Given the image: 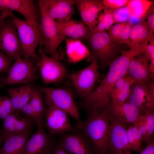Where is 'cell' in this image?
I'll return each mask as SVG.
<instances>
[{
	"mask_svg": "<svg viewBox=\"0 0 154 154\" xmlns=\"http://www.w3.org/2000/svg\"><path fill=\"white\" fill-rule=\"evenodd\" d=\"M146 47L143 44L131 46L128 50L123 51L118 58L112 61L108 72L100 85L80 104L88 114L100 110L110 103V93L116 82L127 74L131 61Z\"/></svg>",
	"mask_w": 154,
	"mask_h": 154,
	"instance_id": "6da1fadb",
	"label": "cell"
},
{
	"mask_svg": "<svg viewBox=\"0 0 154 154\" xmlns=\"http://www.w3.org/2000/svg\"><path fill=\"white\" fill-rule=\"evenodd\" d=\"M110 104L100 110L88 114L86 121L76 122L75 127L89 139L96 154H105L109 150L111 116Z\"/></svg>",
	"mask_w": 154,
	"mask_h": 154,
	"instance_id": "7a4b0ae2",
	"label": "cell"
},
{
	"mask_svg": "<svg viewBox=\"0 0 154 154\" xmlns=\"http://www.w3.org/2000/svg\"><path fill=\"white\" fill-rule=\"evenodd\" d=\"M87 40L92 50L87 60L95 57L99 61L98 66L102 69L109 66L115 56L125 51L121 44L112 42L106 31L94 33L89 31Z\"/></svg>",
	"mask_w": 154,
	"mask_h": 154,
	"instance_id": "3957f363",
	"label": "cell"
},
{
	"mask_svg": "<svg viewBox=\"0 0 154 154\" xmlns=\"http://www.w3.org/2000/svg\"><path fill=\"white\" fill-rule=\"evenodd\" d=\"M8 16L11 17L17 31L19 39L21 56L23 58H33L34 60L37 54L36 49L38 46L42 47L44 45L43 40L36 25L28 21L22 20L11 12Z\"/></svg>",
	"mask_w": 154,
	"mask_h": 154,
	"instance_id": "277c9868",
	"label": "cell"
},
{
	"mask_svg": "<svg viewBox=\"0 0 154 154\" xmlns=\"http://www.w3.org/2000/svg\"><path fill=\"white\" fill-rule=\"evenodd\" d=\"M41 15V23L38 29L45 46L43 50L49 53L51 57L58 60L60 57L57 51L59 45L66 38L60 32L54 20L41 6L39 5Z\"/></svg>",
	"mask_w": 154,
	"mask_h": 154,
	"instance_id": "5b68a950",
	"label": "cell"
},
{
	"mask_svg": "<svg viewBox=\"0 0 154 154\" xmlns=\"http://www.w3.org/2000/svg\"><path fill=\"white\" fill-rule=\"evenodd\" d=\"M38 70L33 58H19L15 61L8 72L7 76L0 82V88L5 85L28 84L37 78Z\"/></svg>",
	"mask_w": 154,
	"mask_h": 154,
	"instance_id": "8992f818",
	"label": "cell"
},
{
	"mask_svg": "<svg viewBox=\"0 0 154 154\" xmlns=\"http://www.w3.org/2000/svg\"><path fill=\"white\" fill-rule=\"evenodd\" d=\"M36 86L44 94V102L48 107L54 106L60 109L77 122L81 121L77 106L70 92L63 89Z\"/></svg>",
	"mask_w": 154,
	"mask_h": 154,
	"instance_id": "52a82bcc",
	"label": "cell"
},
{
	"mask_svg": "<svg viewBox=\"0 0 154 154\" xmlns=\"http://www.w3.org/2000/svg\"><path fill=\"white\" fill-rule=\"evenodd\" d=\"M98 61L94 57L90 61L91 63L90 65L68 76L80 97L84 100L92 92L93 88L100 76Z\"/></svg>",
	"mask_w": 154,
	"mask_h": 154,
	"instance_id": "ba28073f",
	"label": "cell"
},
{
	"mask_svg": "<svg viewBox=\"0 0 154 154\" xmlns=\"http://www.w3.org/2000/svg\"><path fill=\"white\" fill-rule=\"evenodd\" d=\"M38 52L34 60L43 82L49 84L62 81L67 74L64 66L58 60L47 56L40 47Z\"/></svg>",
	"mask_w": 154,
	"mask_h": 154,
	"instance_id": "9c48e42d",
	"label": "cell"
},
{
	"mask_svg": "<svg viewBox=\"0 0 154 154\" xmlns=\"http://www.w3.org/2000/svg\"><path fill=\"white\" fill-rule=\"evenodd\" d=\"M12 20L0 22V50L11 60L21 58L20 43L17 32Z\"/></svg>",
	"mask_w": 154,
	"mask_h": 154,
	"instance_id": "30bf717a",
	"label": "cell"
},
{
	"mask_svg": "<svg viewBox=\"0 0 154 154\" xmlns=\"http://www.w3.org/2000/svg\"><path fill=\"white\" fill-rule=\"evenodd\" d=\"M44 114L46 120L44 126L49 135H61L75 130L70 123L68 115L64 111L55 107H48L44 109Z\"/></svg>",
	"mask_w": 154,
	"mask_h": 154,
	"instance_id": "8fae6325",
	"label": "cell"
},
{
	"mask_svg": "<svg viewBox=\"0 0 154 154\" xmlns=\"http://www.w3.org/2000/svg\"><path fill=\"white\" fill-rule=\"evenodd\" d=\"M127 125L111 112L109 149L114 154H131L126 132Z\"/></svg>",
	"mask_w": 154,
	"mask_h": 154,
	"instance_id": "7c38bea8",
	"label": "cell"
},
{
	"mask_svg": "<svg viewBox=\"0 0 154 154\" xmlns=\"http://www.w3.org/2000/svg\"><path fill=\"white\" fill-rule=\"evenodd\" d=\"M15 11L23 15L26 20L36 25L38 12L32 0H0V22Z\"/></svg>",
	"mask_w": 154,
	"mask_h": 154,
	"instance_id": "4fadbf2b",
	"label": "cell"
},
{
	"mask_svg": "<svg viewBox=\"0 0 154 154\" xmlns=\"http://www.w3.org/2000/svg\"><path fill=\"white\" fill-rule=\"evenodd\" d=\"M145 111L154 110L153 81L139 84L136 81L131 86L129 96L126 102Z\"/></svg>",
	"mask_w": 154,
	"mask_h": 154,
	"instance_id": "5bb4252c",
	"label": "cell"
},
{
	"mask_svg": "<svg viewBox=\"0 0 154 154\" xmlns=\"http://www.w3.org/2000/svg\"><path fill=\"white\" fill-rule=\"evenodd\" d=\"M60 135L58 142L70 154H96L91 141L80 130L75 128L74 132Z\"/></svg>",
	"mask_w": 154,
	"mask_h": 154,
	"instance_id": "9a60e30c",
	"label": "cell"
},
{
	"mask_svg": "<svg viewBox=\"0 0 154 154\" xmlns=\"http://www.w3.org/2000/svg\"><path fill=\"white\" fill-rule=\"evenodd\" d=\"M2 120L3 129L0 131V136L4 141L15 135L30 133L34 122L28 117H22L15 113Z\"/></svg>",
	"mask_w": 154,
	"mask_h": 154,
	"instance_id": "2e32d148",
	"label": "cell"
},
{
	"mask_svg": "<svg viewBox=\"0 0 154 154\" xmlns=\"http://www.w3.org/2000/svg\"><path fill=\"white\" fill-rule=\"evenodd\" d=\"M53 137L45 132L44 127H38L26 142L23 154H50L56 143Z\"/></svg>",
	"mask_w": 154,
	"mask_h": 154,
	"instance_id": "e0dca14e",
	"label": "cell"
},
{
	"mask_svg": "<svg viewBox=\"0 0 154 154\" xmlns=\"http://www.w3.org/2000/svg\"><path fill=\"white\" fill-rule=\"evenodd\" d=\"M39 5L42 6L54 20H68L74 13L73 0H40Z\"/></svg>",
	"mask_w": 154,
	"mask_h": 154,
	"instance_id": "ac0fdd59",
	"label": "cell"
},
{
	"mask_svg": "<svg viewBox=\"0 0 154 154\" xmlns=\"http://www.w3.org/2000/svg\"><path fill=\"white\" fill-rule=\"evenodd\" d=\"M149 61L142 52L130 62L127 73L139 84L153 81L154 74L150 69Z\"/></svg>",
	"mask_w": 154,
	"mask_h": 154,
	"instance_id": "d6986e66",
	"label": "cell"
},
{
	"mask_svg": "<svg viewBox=\"0 0 154 154\" xmlns=\"http://www.w3.org/2000/svg\"><path fill=\"white\" fill-rule=\"evenodd\" d=\"M82 20L90 31L98 23L97 20L98 13L105 8L102 1L74 0Z\"/></svg>",
	"mask_w": 154,
	"mask_h": 154,
	"instance_id": "ffe728a7",
	"label": "cell"
},
{
	"mask_svg": "<svg viewBox=\"0 0 154 154\" xmlns=\"http://www.w3.org/2000/svg\"><path fill=\"white\" fill-rule=\"evenodd\" d=\"M55 21L60 31L66 38L68 37L81 41L87 40L89 31L83 22L72 18L57 20Z\"/></svg>",
	"mask_w": 154,
	"mask_h": 154,
	"instance_id": "44dd1931",
	"label": "cell"
},
{
	"mask_svg": "<svg viewBox=\"0 0 154 154\" xmlns=\"http://www.w3.org/2000/svg\"><path fill=\"white\" fill-rule=\"evenodd\" d=\"M110 112L114 116L127 123H135L145 113V111L126 102L117 104L110 102Z\"/></svg>",
	"mask_w": 154,
	"mask_h": 154,
	"instance_id": "7402d4cb",
	"label": "cell"
},
{
	"mask_svg": "<svg viewBox=\"0 0 154 154\" xmlns=\"http://www.w3.org/2000/svg\"><path fill=\"white\" fill-rule=\"evenodd\" d=\"M33 94L29 101L23 107V113L35 122L38 127H44L43 116L44 108L42 99L41 91L35 86Z\"/></svg>",
	"mask_w": 154,
	"mask_h": 154,
	"instance_id": "603a6c76",
	"label": "cell"
},
{
	"mask_svg": "<svg viewBox=\"0 0 154 154\" xmlns=\"http://www.w3.org/2000/svg\"><path fill=\"white\" fill-rule=\"evenodd\" d=\"M35 88V86L27 84L9 90L8 93L14 110V113L19 115L22 108L30 100Z\"/></svg>",
	"mask_w": 154,
	"mask_h": 154,
	"instance_id": "cb8c5ba5",
	"label": "cell"
},
{
	"mask_svg": "<svg viewBox=\"0 0 154 154\" xmlns=\"http://www.w3.org/2000/svg\"><path fill=\"white\" fill-rule=\"evenodd\" d=\"M65 40L66 52L69 62L76 63L87 58L90 55L88 48L81 41L66 38Z\"/></svg>",
	"mask_w": 154,
	"mask_h": 154,
	"instance_id": "d4e9b609",
	"label": "cell"
},
{
	"mask_svg": "<svg viewBox=\"0 0 154 154\" xmlns=\"http://www.w3.org/2000/svg\"><path fill=\"white\" fill-rule=\"evenodd\" d=\"M129 48L138 43L154 41L153 34L150 32L147 21H141L132 28L129 35Z\"/></svg>",
	"mask_w": 154,
	"mask_h": 154,
	"instance_id": "484cf974",
	"label": "cell"
},
{
	"mask_svg": "<svg viewBox=\"0 0 154 154\" xmlns=\"http://www.w3.org/2000/svg\"><path fill=\"white\" fill-rule=\"evenodd\" d=\"M30 134L17 135L6 140L0 149V154H23L25 145Z\"/></svg>",
	"mask_w": 154,
	"mask_h": 154,
	"instance_id": "4316f807",
	"label": "cell"
},
{
	"mask_svg": "<svg viewBox=\"0 0 154 154\" xmlns=\"http://www.w3.org/2000/svg\"><path fill=\"white\" fill-rule=\"evenodd\" d=\"M152 3V2L146 0H129L127 6L129 17L140 20L146 15Z\"/></svg>",
	"mask_w": 154,
	"mask_h": 154,
	"instance_id": "83f0119b",
	"label": "cell"
},
{
	"mask_svg": "<svg viewBox=\"0 0 154 154\" xmlns=\"http://www.w3.org/2000/svg\"><path fill=\"white\" fill-rule=\"evenodd\" d=\"M135 82L130 75L122 86L117 88H113L109 94L112 98L111 103L117 104L125 102L129 96L131 87Z\"/></svg>",
	"mask_w": 154,
	"mask_h": 154,
	"instance_id": "f1b7e54d",
	"label": "cell"
},
{
	"mask_svg": "<svg viewBox=\"0 0 154 154\" xmlns=\"http://www.w3.org/2000/svg\"><path fill=\"white\" fill-rule=\"evenodd\" d=\"M103 13L98 16V25L89 31L94 33L103 32L108 31L114 24L113 12L114 10L105 8Z\"/></svg>",
	"mask_w": 154,
	"mask_h": 154,
	"instance_id": "f546056e",
	"label": "cell"
},
{
	"mask_svg": "<svg viewBox=\"0 0 154 154\" xmlns=\"http://www.w3.org/2000/svg\"><path fill=\"white\" fill-rule=\"evenodd\" d=\"M145 117L147 131L146 143H147L154 140V111L148 110H145Z\"/></svg>",
	"mask_w": 154,
	"mask_h": 154,
	"instance_id": "4dcf8cb0",
	"label": "cell"
},
{
	"mask_svg": "<svg viewBox=\"0 0 154 154\" xmlns=\"http://www.w3.org/2000/svg\"><path fill=\"white\" fill-rule=\"evenodd\" d=\"M14 113V110L10 97L0 96V118L2 120Z\"/></svg>",
	"mask_w": 154,
	"mask_h": 154,
	"instance_id": "1f68e13d",
	"label": "cell"
},
{
	"mask_svg": "<svg viewBox=\"0 0 154 154\" xmlns=\"http://www.w3.org/2000/svg\"><path fill=\"white\" fill-rule=\"evenodd\" d=\"M113 15L114 24L125 23L129 17V10L127 5L114 10Z\"/></svg>",
	"mask_w": 154,
	"mask_h": 154,
	"instance_id": "d6a6232c",
	"label": "cell"
},
{
	"mask_svg": "<svg viewBox=\"0 0 154 154\" xmlns=\"http://www.w3.org/2000/svg\"><path fill=\"white\" fill-rule=\"evenodd\" d=\"M135 25L131 23H126L122 29L118 44H125L128 47H130L131 42L129 35L132 28Z\"/></svg>",
	"mask_w": 154,
	"mask_h": 154,
	"instance_id": "836d02e7",
	"label": "cell"
},
{
	"mask_svg": "<svg viewBox=\"0 0 154 154\" xmlns=\"http://www.w3.org/2000/svg\"><path fill=\"white\" fill-rule=\"evenodd\" d=\"M125 23H116L111 26L108 30V35L112 42L118 44L122 29Z\"/></svg>",
	"mask_w": 154,
	"mask_h": 154,
	"instance_id": "e575fe53",
	"label": "cell"
},
{
	"mask_svg": "<svg viewBox=\"0 0 154 154\" xmlns=\"http://www.w3.org/2000/svg\"><path fill=\"white\" fill-rule=\"evenodd\" d=\"M128 0H103L102 2L105 8L114 10L127 5Z\"/></svg>",
	"mask_w": 154,
	"mask_h": 154,
	"instance_id": "d590c367",
	"label": "cell"
},
{
	"mask_svg": "<svg viewBox=\"0 0 154 154\" xmlns=\"http://www.w3.org/2000/svg\"><path fill=\"white\" fill-rule=\"evenodd\" d=\"M11 60L0 50V72L8 73L11 66Z\"/></svg>",
	"mask_w": 154,
	"mask_h": 154,
	"instance_id": "8d00e7d4",
	"label": "cell"
},
{
	"mask_svg": "<svg viewBox=\"0 0 154 154\" xmlns=\"http://www.w3.org/2000/svg\"><path fill=\"white\" fill-rule=\"evenodd\" d=\"M132 131L133 138L137 152H141L142 143L143 141L142 135L138 128L134 124L131 126Z\"/></svg>",
	"mask_w": 154,
	"mask_h": 154,
	"instance_id": "74e56055",
	"label": "cell"
},
{
	"mask_svg": "<svg viewBox=\"0 0 154 154\" xmlns=\"http://www.w3.org/2000/svg\"><path fill=\"white\" fill-rule=\"evenodd\" d=\"M133 124L138 128L142 135L143 141L146 143L147 131L145 114L138 121Z\"/></svg>",
	"mask_w": 154,
	"mask_h": 154,
	"instance_id": "f35d334b",
	"label": "cell"
},
{
	"mask_svg": "<svg viewBox=\"0 0 154 154\" xmlns=\"http://www.w3.org/2000/svg\"><path fill=\"white\" fill-rule=\"evenodd\" d=\"M143 51L150 61L154 60V41L150 42Z\"/></svg>",
	"mask_w": 154,
	"mask_h": 154,
	"instance_id": "ab89813d",
	"label": "cell"
},
{
	"mask_svg": "<svg viewBox=\"0 0 154 154\" xmlns=\"http://www.w3.org/2000/svg\"><path fill=\"white\" fill-rule=\"evenodd\" d=\"M50 154H70L66 151L59 142L56 143Z\"/></svg>",
	"mask_w": 154,
	"mask_h": 154,
	"instance_id": "60d3db41",
	"label": "cell"
},
{
	"mask_svg": "<svg viewBox=\"0 0 154 154\" xmlns=\"http://www.w3.org/2000/svg\"><path fill=\"white\" fill-rule=\"evenodd\" d=\"M147 23L150 29V32L152 33L154 32V11L152 13L148 14Z\"/></svg>",
	"mask_w": 154,
	"mask_h": 154,
	"instance_id": "b9f144b4",
	"label": "cell"
},
{
	"mask_svg": "<svg viewBox=\"0 0 154 154\" xmlns=\"http://www.w3.org/2000/svg\"><path fill=\"white\" fill-rule=\"evenodd\" d=\"M146 147L141 152L140 154H154V141L147 143Z\"/></svg>",
	"mask_w": 154,
	"mask_h": 154,
	"instance_id": "7bdbcfd3",
	"label": "cell"
},
{
	"mask_svg": "<svg viewBox=\"0 0 154 154\" xmlns=\"http://www.w3.org/2000/svg\"><path fill=\"white\" fill-rule=\"evenodd\" d=\"M105 154H114L109 149L108 151H107Z\"/></svg>",
	"mask_w": 154,
	"mask_h": 154,
	"instance_id": "ee69618b",
	"label": "cell"
},
{
	"mask_svg": "<svg viewBox=\"0 0 154 154\" xmlns=\"http://www.w3.org/2000/svg\"><path fill=\"white\" fill-rule=\"evenodd\" d=\"M4 78L3 76H0V82L3 80Z\"/></svg>",
	"mask_w": 154,
	"mask_h": 154,
	"instance_id": "f6af8a7d",
	"label": "cell"
},
{
	"mask_svg": "<svg viewBox=\"0 0 154 154\" xmlns=\"http://www.w3.org/2000/svg\"><path fill=\"white\" fill-rule=\"evenodd\" d=\"M3 141V140L1 137L0 136V146L2 142Z\"/></svg>",
	"mask_w": 154,
	"mask_h": 154,
	"instance_id": "bcb514c9",
	"label": "cell"
}]
</instances>
